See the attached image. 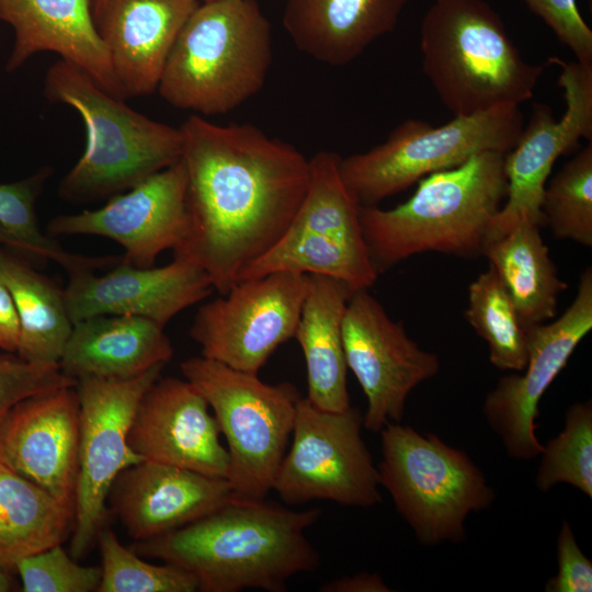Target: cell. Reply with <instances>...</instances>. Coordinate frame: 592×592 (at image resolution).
I'll return each instance as SVG.
<instances>
[{"mask_svg":"<svg viewBox=\"0 0 592 592\" xmlns=\"http://www.w3.org/2000/svg\"><path fill=\"white\" fill-rule=\"evenodd\" d=\"M189 224L173 258L202 267L226 294L284 235L309 183V159L251 124L191 115L180 127Z\"/></svg>","mask_w":592,"mask_h":592,"instance_id":"1","label":"cell"},{"mask_svg":"<svg viewBox=\"0 0 592 592\" xmlns=\"http://www.w3.org/2000/svg\"><path fill=\"white\" fill-rule=\"evenodd\" d=\"M320 514L234 494L205 516L132 549L184 570L202 592H282L292 577L320 563L305 533Z\"/></svg>","mask_w":592,"mask_h":592,"instance_id":"2","label":"cell"},{"mask_svg":"<svg viewBox=\"0 0 592 592\" xmlns=\"http://www.w3.org/2000/svg\"><path fill=\"white\" fill-rule=\"evenodd\" d=\"M504 155L477 153L464 163L418 181L405 203L383 209L360 205V223L378 274L424 252L476 257L506 196Z\"/></svg>","mask_w":592,"mask_h":592,"instance_id":"3","label":"cell"},{"mask_svg":"<svg viewBox=\"0 0 592 592\" xmlns=\"http://www.w3.org/2000/svg\"><path fill=\"white\" fill-rule=\"evenodd\" d=\"M44 95L75 109L87 132L82 156L58 186L66 201L111 198L182 158L179 127L133 110L75 64L59 59L48 68Z\"/></svg>","mask_w":592,"mask_h":592,"instance_id":"4","label":"cell"},{"mask_svg":"<svg viewBox=\"0 0 592 592\" xmlns=\"http://www.w3.org/2000/svg\"><path fill=\"white\" fill-rule=\"evenodd\" d=\"M422 69L454 116L534 95L545 65L527 62L485 0H434L420 26Z\"/></svg>","mask_w":592,"mask_h":592,"instance_id":"5","label":"cell"},{"mask_svg":"<svg viewBox=\"0 0 592 592\" xmlns=\"http://www.w3.org/2000/svg\"><path fill=\"white\" fill-rule=\"evenodd\" d=\"M272 58L271 23L257 0L201 2L175 39L157 91L177 109L225 114L262 89Z\"/></svg>","mask_w":592,"mask_h":592,"instance_id":"6","label":"cell"},{"mask_svg":"<svg viewBox=\"0 0 592 592\" xmlns=\"http://www.w3.org/2000/svg\"><path fill=\"white\" fill-rule=\"evenodd\" d=\"M379 482L422 545L465 538L469 513L494 500L493 489L466 452L434 434L389 422L380 431Z\"/></svg>","mask_w":592,"mask_h":592,"instance_id":"7","label":"cell"},{"mask_svg":"<svg viewBox=\"0 0 592 592\" xmlns=\"http://www.w3.org/2000/svg\"><path fill=\"white\" fill-rule=\"evenodd\" d=\"M523 130L520 105H500L439 127L409 118L372 149L339 160L348 190L361 206H375L422 178L494 151L505 155Z\"/></svg>","mask_w":592,"mask_h":592,"instance_id":"8","label":"cell"},{"mask_svg":"<svg viewBox=\"0 0 592 592\" xmlns=\"http://www.w3.org/2000/svg\"><path fill=\"white\" fill-rule=\"evenodd\" d=\"M181 372L205 398L227 441V480L235 494L264 499L272 490L292 436L301 396L288 382L265 384L258 375L194 356Z\"/></svg>","mask_w":592,"mask_h":592,"instance_id":"9","label":"cell"},{"mask_svg":"<svg viewBox=\"0 0 592 592\" xmlns=\"http://www.w3.org/2000/svg\"><path fill=\"white\" fill-rule=\"evenodd\" d=\"M339 160L328 150L309 159L307 192L292 223L267 252L240 272L237 282L286 271L334 277L353 291L374 285L379 274L365 246L360 205L342 181Z\"/></svg>","mask_w":592,"mask_h":592,"instance_id":"10","label":"cell"},{"mask_svg":"<svg viewBox=\"0 0 592 592\" xmlns=\"http://www.w3.org/2000/svg\"><path fill=\"white\" fill-rule=\"evenodd\" d=\"M362 425L356 408L328 411L301 397L292 442L272 490L288 504L329 500L367 508L379 503V474L363 441Z\"/></svg>","mask_w":592,"mask_h":592,"instance_id":"11","label":"cell"},{"mask_svg":"<svg viewBox=\"0 0 592 592\" xmlns=\"http://www.w3.org/2000/svg\"><path fill=\"white\" fill-rule=\"evenodd\" d=\"M164 364L126 380L81 377L79 469L70 555L88 554L105 526L111 487L121 471L144 460L128 445L127 436L137 406L160 377Z\"/></svg>","mask_w":592,"mask_h":592,"instance_id":"12","label":"cell"},{"mask_svg":"<svg viewBox=\"0 0 592 592\" xmlns=\"http://www.w3.org/2000/svg\"><path fill=\"white\" fill-rule=\"evenodd\" d=\"M307 293V274L273 272L235 283L202 305L190 337L204 357L258 375L272 353L294 338Z\"/></svg>","mask_w":592,"mask_h":592,"instance_id":"13","label":"cell"},{"mask_svg":"<svg viewBox=\"0 0 592 592\" xmlns=\"http://www.w3.org/2000/svg\"><path fill=\"white\" fill-rule=\"evenodd\" d=\"M560 67L558 84L563 89L566 111L560 119L543 103H534L527 127L504 155L506 202L492 217L488 239L527 221L544 224L542 201L556 160L573 150L581 138L592 141V65L549 57Z\"/></svg>","mask_w":592,"mask_h":592,"instance_id":"14","label":"cell"},{"mask_svg":"<svg viewBox=\"0 0 592 592\" xmlns=\"http://www.w3.org/2000/svg\"><path fill=\"white\" fill-rule=\"evenodd\" d=\"M342 338L346 366L367 399L363 425L371 432L400 422L409 394L441 367L439 356L421 349L368 289L352 293Z\"/></svg>","mask_w":592,"mask_h":592,"instance_id":"15","label":"cell"},{"mask_svg":"<svg viewBox=\"0 0 592 592\" xmlns=\"http://www.w3.org/2000/svg\"><path fill=\"white\" fill-rule=\"evenodd\" d=\"M591 329L592 269L588 266L565 312L553 322L526 329L524 374L501 377L486 396L482 414L501 439L509 457L530 460L543 452L535 434L539 400Z\"/></svg>","mask_w":592,"mask_h":592,"instance_id":"16","label":"cell"},{"mask_svg":"<svg viewBox=\"0 0 592 592\" xmlns=\"http://www.w3.org/2000/svg\"><path fill=\"white\" fill-rule=\"evenodd\" d=\"M187 173L181 159L148 177L102 207L58 215L46 232L57 236H98L123 247L124 260L150 267L166 250L174 251L187 231Z\"/></svg>","mask_w":592,"mask_h":592,"instance_id":"17","label":"cell"},{"mask_svg":"<svg viewBox=\"0 0 592 592\" xmlns=\"http://www.w3.org/2000/svg\"><path fill=\"white\" fill-rule=\"evenodd\" d=\"M79 442L76 386L26 397L0 423V459L73 512Z\"/></svg>","mask_w":592,"mask_h":592,"instance_id":"18","label":"cell"},{"mask_svg":"<svg viewBox=\"0 0 592 592\" xmlns=\"http://www.w3.org/2000/svg\"><path fill=\"white\" fill-rule=\"evenodd\" d=\"M209 409L186 379L159 377L137 406L128 445L145 460L227 479L229 455Z\"/></svg>","mask_w":592,"mask_h":592,"instance_id":"19","label":"cell"},{"mask_svg":"<svg viewBox=\"0 0 592 592\" xmlns=\"http://www.w3.org/2000/svg\"><path fill=\"white\" fill-rule=\"evenodd\" d=\"M68 275L64 291L72 323L100 315H129L164 327L215 289L202 267L177 258L163 266L139 267L123 257L104 274L79 269Z\"/></svg>","mask_w":592,"mask_h":592,"instance_id":"20","label":"cell"},{"mask_svg":"<svg viewBox=\"0 0 592 592\" xmlns=\"http://www.w3.org/2000/svg\"><path fill=\"white\" fill-rule=\"evenodd\" d=\"M234 494L225 478L144 459L118 474L107 500L128 536L139 542L192 523Z\"/></svg>","mask_w":592,"mask_h":592,"instance_id":"21","label":"cell"},{"mask_svg":"<svg viewBox=\"0 0 592 592\" xmlns=\"http://www.w3.org/2000/svg\"><path fill=\"white\" fill-rule=\"evenodd\" d=\"M198 0H109L95 20L124 99L149 95Z\"/></svg>","mask_w":592,"mask_h":592,"instance_id":"22","label":"cell"},{"mask_svg":"<svg viewBox=\"0 0 592 592\" xmlns=\"http://www.w3.org/2000/svg\"><path fill=\"white\" fill-rule=\"evenodd\" d=\"M0 21L14 30L8 72L37 53L53 52L88 72L106 92L125 100L90 0H0Z\"/></svg>","mask_w":592,"mask_h":592,"instance_id":"23","label":"cell"},{"mask_svg":"<svg viewBox=\"0 0 592 592\" xmlns=\"http://www.w3.org/2000/svg\"><path fill=\"white\" fill-rule=\"evenodd\" d=\"M174 349L158 322L138 316L100 315L77 321L59 367L73 379L126 380L167 364Z\"/></svg>","mask_w":592,"mask_h":592,"instance_id":"24","label":"cell"},{"mask_svg":"<svg viewBox=\"0 0 592 592\" xmlns=\"http://www.w3.org/2000/svg\"><path fill=\"white\" fill-rule=\"evenodd\" d=\"M407 0H286L283 26L298 50L331 67L392 32Z\"/></svg>","mask_w":592,"mask_h":592,"instance_id":"25","label":"cell"},{"mask_svg":"<svg viewBox=\"0 0 592 592\" xmlns=\"http://www.w3.org/2000/svg\"><path fill=\"white\" fill-rule=\"evenodd\" d=\"M353 292L341 280L307 274V293L294 338L306 363V398L322 410L343 411L351 407L342 323Z\"/></svg>","mask_w":592,"mask_h":592,"instance_id":"26","label":"cell"},{"mask_svg":"<svg viewBox=\"0 0 592 592\" xmlns=\"http://www.w3.org/2000/svg\"><path fill=\"white\" fill-rule=\"evenodd\" d=\"M481 255L508 291L524 330L548 322L567 284L559 278L539 226L524 221L489 239Z\"/></svg>","mask_w":592,"mask_h":592,"instance_id":"27","label":"cell"},{"mask_svg":"<svg viewBox=\"0 0 592 592\" xmlns=\"http://www.w3.org/2000/svg\"><path fill=\"white\" fill-rule=\"evenodd\" d=\"M0 280L9 289L19 320L18 355L33 363L59 364L72 330L65 291L0 248Z\"/></svg>","mask_w":592,"mask_h":592,"instance_id":"28","label":"cell"},{"mask_svg":"<svg viewBox=\"0 0 592 592\" xmlns=\"http://www.w3.org/2000/svg\"><path fill=\"white\" fill-rule=\"evenodd\" d=\"M75 512L0 459V566L62 544Z\"/></svg>","mask_w":592,"mask_h":592,"instance_id":"29","label":"cell"},{"mask_svg":"<svg viewBox=\"0 0 592 592\" xmlns=\"http://www.w3.org/2000/svg\"><path fill=\"white\" fill-rule=\"evenodd\" d=\"M49 166L39 168L22 180L0 183V248L24 260H52L68 273L79 269H105L122 257L90 258L70 253L39 228L35 204L46 181L52 177Z\"/></svg>","mask_w":592,"mask_h":592,"instance_id":"30","label":"cell"},{"mask_svg":"<svg viewBox=\"0 0 592 592\" xmlns=\"http://www.w3.org/2000/svg\"><path fill=\"white\" fill-rule=\"evenodd\" d=\"M465 317L489 348V360L501 371L521 372L527 362L526 330L496 270L480 273L468 287Z\"/></svg>","mask_w":592,"mask_h":592,"instance_id":"31","label":"cell"},{"mask_svg":"<svg viewBox=\"0 0 592 592\" xmlns=\"http://www.w3.org/2000/svg\"><path fill=\"white\" fill-rule=\"evenodd\" d=\"M542 214L555 238L592 247V141L545 186Z\"/></svg>","mask_w":592,"mask_h":592,"instance_id":"32","label":"cell"},{"mask_svg":"<svg viewBox=\"0 0 592 592\" xmlns=\"http://www.w3.org/2000/svg\"><path fill=\"white\" fill-rule=\"evenodd\" d=\"M535 485L547 492L568 483L592 498V402L569 407L563 430L543 446Z\"/></svg>","mask_w":592,"mask_h":592,"instance_id":"33","label":"cell"},{"mask_svg":"<svg viewBox=\"0 0 592 592\" xmlns=\"http://www.w3.org/2000/svg\"><path fill=\"white\" fill-rule=\"evenodd\" d=\"M101 555V582L98 592H195L196 580L184 570L170 565L145 561L127 549L115 533L104 526L98 534Z\"/></svg>","mask_w":592,"mask_h":592,"instance_id":"34","label":"cell"},{"mask_svg":"<svg viewBox=\"0 0 592 592\" xmlns=\"http://www.w3.org/2000/svg\"><path fill=\"white\" fill-rule=\"evenodd\" d=\"M14 570L24 592H95L101 582V567L79 565L61 544L22 558Z\"/></svg>","mask_w":592,"mask_h":592,"instance_id":"35","label":"cell"},{"mask_svg":"<svg viewBox=\"0 0 592 592\" xmlns=\"http://www.w3.org/2000/svg\"><path fill=\"white\" fill-rule=\"evenodd\" d=\"M59 364L27 362L19 355H0V423L10 409L32 395L59 387L76 386Z\"/></svg>","mask_w":592,"mask_h":592,"instance_id":"36","label":"cell"},{"mask_svg":"<svg viewBox=\"0 0 592 592\" xmlns=\"http://www.w3.org/2000/svg\"><path fill=\"white\" fill-rule=\"evenodd\" d=\"M523 1L573 53L578 62L592 65V30L582 18L577 0Z\"/></svg>","mask_w":592,"mask_h":592,"instance_id":"37","label":"cell"},{"mask_svg":"<svg viewBox=\"0 0 592 592\" xmlns=\"http://www.w3.org/2000/svg\"><path fill=\"white\" fill-rule=\"evenodd\" d=\"M557 559L558 572L547 581V592L592 591V562L580 549L567 521L558 535Z\"/></svg>","mask_w":592,"mask_h":592,"instance_id":"38","label":"cell"},{"mask_svg":"<svg viewBox=\"0 0 592 592\" xmlns=\"http://www.w3.org/2000/svg\"><path fill=\"white\" fill-rule=\"evenodd\" d=\"M19 342V320L13 299L0 280V349L14 353Z\"/></svg>","mask_w":592,"mask_h":592,"instance_id":"39","label":"cell"},{"mask_svg":"<svg viewBox=\"0 0 592 592\" xmlns=\"http://www.w3.org/2000/svg\"><path fill=\"white\" fill-rule=\"evenodd\" d=\"M321 592H388L389 589L377 573L361 572L327 582Z\"/></svg>","mask_w":592,"mask_h":592,"instance_id":"40","label":"cell"},{"mask_svg":"<svg viewBox=\"0 0 592 592\" xmlns=\"http://www.w3.org/2000/svg\"><path fill=\"white\" fill-rule=\"evenodd\" d=\"M15 583L11 578L10 571L0 566V592L15 590Z\"/></svg>","mask_w":592,"mask_h":592,"instance_id":"41","label":"cell"},{"mask_svg":"<svg viewBox=\"0 0 592 592\" xmlns=\"http://www.w3.org/2000/svg\"><path fill=\"white\" fill-rule=\"evenodd\" d=\"M94 21L102 14L109 0H90Z\"/></svg>","mask_w":592,"mask_h":592,"instance_id":"42","label":"cell"},{"mask_svg":"<svg viewBox=\"0 0 592 592\" xmlns=\"http://www.w3.org/2000/svg\"><path fill=\"white\" fill-rule=\"evenodd\" d=\"M200 2L215 1V0H198Z\"/></svg>","mask_w":592,"mask_h":592,"instance_id":"43","label":"cell"}]
</instances>
